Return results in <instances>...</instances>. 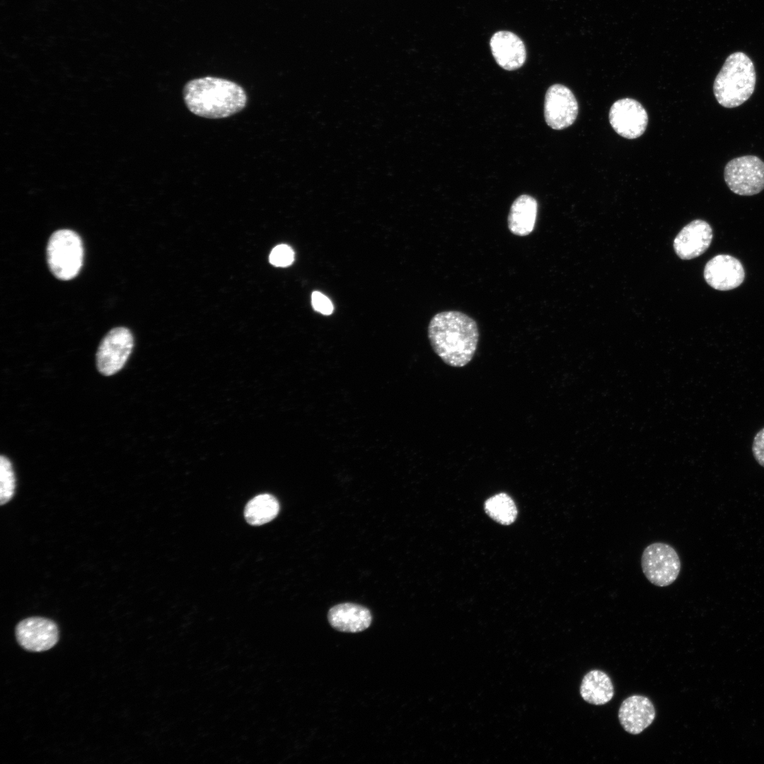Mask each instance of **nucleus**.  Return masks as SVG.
Returning <instances> with one entry per match:
<instances>
[{
  "label": "nucleus",
  "mask_w": 764,
  "mask_h": 764,
  "mask_svg": "<svg viewBox=\"0 0 764 764\" xmlns=\"http://www.w3.org/2000/svg\"><path fill=\"white\" fill-rule=\"evenodd\" d=\"M578 114V103L572 92L562 84L552 85L548 89L544 103V115L547 125L554 129H563L572 125Z\"/></svg>",
  "instance_id": "6e6552de"
},
{
  "label": "nucleus",
  "mask_w": 764,
  "mask_h": 764,
  "mask_svg": "<svg viewBox=\"0 0 764 764\" xmlns=\"http://www.w3.org/2000/svg\"><path fill=\"white\" fill-rule=\"evenodd\" d=\"M279 504L277 499L272 494H259L248 502L245 508L244 515L247 522L251 525L259 526L270 522L278 514Z\"/></svg>",
  "instance_id": "a211bd4d"
},
{
  "label": "nucleus",
  "mask_w": 764,
  "mask_h": 764,
  "mask_svg": "<svg viewBox=\"0 0 764 764\" xmlns=\"http://www.w3.org/2000/svg\"><path fill=\"white\" fill-rule=\"evenodd\" d=\"M745 272L741 262L729 255H717L709 260L704 269V278L713 289L728 291L740 286Z\"/></svg>",
  "instance_id": "9b49d317"
},
{
  "label": "nucleus",
  "mask_w": 764,
  "mask_h": 764,
  "mask_svg": "<svg viewBox=\"0 0 764 764\" xmlns=\"http://www.w3.org/2000/svg\"><path fill=\"white\" fill-rule=\"evenodd\" d=\"M641 565L649 581L659 587L673 584L681 571L677 552L665 543H654L646 547L642 555Z\"/></svg>",
  "instance_id": "39448f33"
},
{
  "label": "nucleus",
  "mask_w": 764,
  "mask_h": 764,
  "mask_svg": "<svg viewBox=\"0 0 764 764\" xmlns=\"http://www.w3.org/2000/svg\"><path fill=\"white\" fill-rule=\"evenodd\" d=\"M752 451L756 461L764 467V428L756 434L753 441Z\"/></svg>",
  "instance_id": "5701e85b"
},
{
  "label": "nucleus",
  "mask_w": 764,
  "mask_h": 764,
  "mask_svg": "<svg viewBox=\"0 0 764 764\" xmlns=\"http://www.w3.org/2000/svg\"><path fill=\"white\" fill-rule=\"evenodd\" d=\"M311 303L315 311L324 315H330L333 311L331 301L323 294L313 291L311 294Z\"/></svg>",
  "instance_id": "4be33fe9"
},
{
  "label": "nucleus",
  "mask_w": 764,
  "mask_h": 764,
  "mask_svg": "<svg viewBox=\"0 0 764 764\" xmlns=\"http://www.w3.org/2000/svg\"><path fill=\"white\" fill-rule=\"evenodd\" d=\"M485 510L492 519L502 525L512 523L517 516L514 502L505 493L490 497L485 503Z\"/></svg>",
  "instance_id": "6ab92c4d"
},
{
  "label": "nucleus",
  "mask_w": 764,
  "mask_h": 764,
  "mask_svg": "<svg viewBox=\"0 0 764 764\" xmlns=\"http://www.w3.org/2000/svg\"><path fill=\"white\" fill-rule=\"evenodd\" d=\"M609 121L617 134L633 139L644 132L648 123V115L640 103L627 98L620 99L612 105L609 112Z\"/></svg>",
  "instance_id": "1a4fd4ad"
},
{
  "label": "nucleus",
  "mask_w": 764,
  "mask_h": 764,
  "mask_svg": "<svg viewBox=\"0 0 764 764\" xmlns=\"http://www.w3.org/2000/svg\"><path fill=\"white\" fill-rule=\"evenodd\" d=\"M538 213V202L528 195L517 197L510 208L508 228L514 235L526 236L534 229Z\"/></svg>",
  "instance_id": "dca6fc26"
},
{
  "label": "nucleus",
  "mask_w": 764,
  "mask_h": 764,
  "mask_svg": "<svg viewBox=\"0 0 764 764\" xmlns=\"http://www.w3.org/2000/svg\"><path fill=\"white\" fill-rule=\"evenodd\" d=\"M294 259V253L292 248L285 244L274 247L269 257L270 263L277 267H287L292 264Z\"/></svg>",
  "instance_id": "412c9836"
},
{
  "label": "nucleus",
  "mask_w": 764,
  "mask_h": 764,
  "mask_svg": "<svg viewBox=\"0 0 764 764\" xmlns=\"http://www.w3.org/2000/svg\"><path fill=\"white\" fill-rule=\"evenodd\" d=\"M328 619L334 629L354 633L367 629L371 624L372 615L364 606L345 603L332 607L328 611Z\"/></svg>",
  "instance_id": "2eb2a0df"
},
{
  "label": "nucleus",
  "mask_w": 764,
  "mask_h": 764,
  "mask_svg": "<svg viewBox=\"0 0 764 764\" xmlns=\"http://www.w3.org/2000/svg\"><path fill=\"white\" fill-rule=\"evenodd\" d=\"M134 346L130 330L125 327L111 329L101 340L96 353V366L104 376H111L124 366Z\"/></svg>",
  "instance_id": "0eeeda50"
},
{
  "label": "nucleus",
  "mask_w": 764,
  "mask_h": 764,
  "mask_svg": "<svg viewBox=\"0 0 764 764\" xmlns=\"http://www.w3.org/2000/svg\"><path fill=\"white\" fill-rule=\"evenodd\" d=\"M713 234L710 224L696 219L685 226L673 241L677 255L683 260H691L704 253L709 248Z\"/></svg>",
  "instance_id": "f8f14e48"
},
{
  "label": "nucleus",
  "mask_w": 764,
  "mask_h": 764,
  "mask_svg": "<svg viewBox=\"0 0 764 764\" xmlns=\"http://www.w3.org/2000/svg\"><path fill=\"white\" fill-rule=\"evenodd\" d=\"M16 637L23 649L40 652L53 647L59 640V632L54 621L42 617H31L17 625Z\"/></svg>",
  "instance_id": "9d476101"
},
{
  "label": "nucleus",
  "mask_w": 764,
  "mask_h": 764,
  "mask_svg": "<svg viewBox=\"0 0 764 764\" xmlns=\"http://www.w3.org/2000/svg\"><path fill=\"white\" fill-rule=\"evenodd\" d=\"M184 102L194 115L209 119L230 117L247 105V94L228 79L205 76L189 81L183 91Z\"/></svg>",
  "instance_id": "f03ea898"
},
{
  "label": "nucleus",
  "mask_w": 764,
  "mask_h": 764,
  "mask_svg": "<svg viewBox=\"0 0 764 764\" xmlns=\"http://www.w3.org/2000/svg\"><path fill=\"white\" fill-rule=\"evenodd\" d=\"M724 178L734 193L756 195L764 189V162L752 155L734 158L727 163Z\"/></svg>",
  "instance_id": "423d86ee"
},
{
  "label": "nucleus",
  "mask_w": 764,
  "mask_h": 764,
  "mask_svg": "<svg viewBox=\"0 0 764 764\" xmlns=\"http://www.w3.org/2000/svg\"><path fill=\"white\" fill-rule=\"evenodd\" d=\"M492 54L497 64L505 70L513 71L522 66L526 59L524 43L516 34L498 31L490 39Z\"/></svg>",
  "instance_id": "4468645a"
},
{
  "label": "nucleus",
  "mask_w": 764,
  "mask_h": 764,
  "mask_svg": "<svg viewBox=\"0 0 764 764\" xmlns=\"http://www.w3.org/2000/svg\"><path fill=\"white\" fill-rule=\"evenodd\" d=\"M428 338L434 352L447 365L463 367L473 359L479 340L476 322L457 311L436 313L428 326Z\"/></svg>",
  "instance_id": "f257e3e1"
},
{
  "label": "nucleus",
  "mask_w": 764,
  "mask_h": 764,
  "mask_svg": "<svg viewBox=\"0 0 764 764\" xmlns=\"http://www.w3.org/2000/svg\"><path fill=\"white\" fill-rule=\"evenodd\" d=\"M580 695L586 702L595 705L608 702L614 695L610 678L602 671H590L582 679Z\"/></svg>",
  "instance_id": "f3484780"
},
{
  "label": "nucleus",
  "mask_w": 764,
  "mask_h": 764,
  "mask_svg": "<svg viewBox=\"0 0 764 764\" xmlns=\"http://www.w3.org/2000/svg\"><path fill=\"white\" fill-rule=\"evenodd\" d=\"M16 479L13 466L9 459L5 456L0 457V503L1 505L9 502L15 492Z\"/></svg>",
  "instance_id": "aec40b11"
},
{
  "label": "nucleus",
  "mask_w": 764,
  "mask_h": 764,
  "mask_svg": "<svg viewBox=\"0 0 764 764\" xmlns=\"http://www.w3.org/2000/svg\"><path fill=\"white\" fill-rule=\"evenodd\" d=\"M50 270L57 279L70 280L78 275L83 261L80 236L70 229H59L50 237L46 248Z\"/></svg>",
  "instance_id": "20e7f679"
},
{
  "label": "nucleus",
  "mask_w": 764,
  "mask_h": 764,
  "mask_svg": "<svg viewBox=\"0 0 764 764\" xmlns=\"http://www.w3.org/2000/svg\"><path fill=\"white\" fill-rule=\"evenodd\" d=\"M656 711L651 700L643 695H634L623 701L618 718L623 728L631 734H639L654 721Z\"/></svg>",
  "instance_id": "ddd939ff"
},
{
  "label": "nucleus",
  "mask_w": 764,
  "mask_h": 764,
  "mask_svg": "<svg viewBox=\"0 0 764 764\" xmlns=\"http://www.w3.org/2000/svg\"><path fill=\"white\" fill-rule=\"evenodd\" d=\"M756 82L754 64L742 52L727 57L713 84L716 100L727 108L738 107L753 94Z\"/></svg>",
  "instance_id": "7ed1b4c3"
}]
</instances>
